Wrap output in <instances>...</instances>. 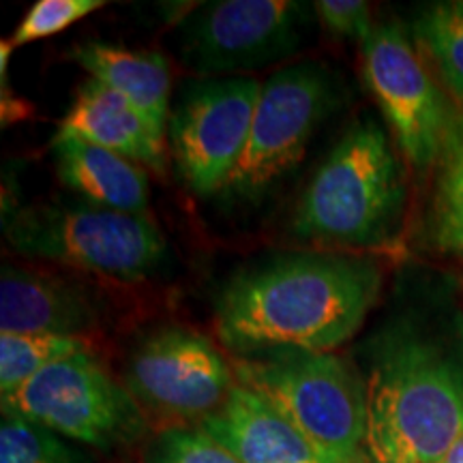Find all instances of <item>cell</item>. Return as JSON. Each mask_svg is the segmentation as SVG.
I'll return each mask as SVG.
<instances>
[{
	"label": "cell",
	"instance_id": "6da1fadb",
	"mask_svg": "<svg viewBox=\"0 0 463 463\" xmlns=\"http://www.w3.org/2000/svg\"><path fill=\"white\" fill-rule=\"evenodd\" d=\"M364 450L375 463H439L463 433V311L405 307L364 344Z\"/></svg>",
	"mask_w": 463,
	"mask_h": 463
},
{
	"label": "cell",
	"instance_id": "7a4b0ae2",
	"mask_svg": "<svg viewBox=\"0 0 463 463\" xmlns=\"http://www.w3.org/2000/svg\"><path fill=\"white\" fill-rule=\"evenodd\" d=\"M373 260L298 253L236 277L219 294L215 331L234 356L262 350L335 352L380 297Z\"/></svg>",
	"mask_w": 463,
	"mask_h": 463
},
{
	"label": "cell",
	"instance_id": "3957f363",
	"mask_svg": "<svg viewBox=\"0 0 463 463\" xmlns=\"http://www.w3.org/2000/svg\"><path fill=\"white\" fill-rule=\"evenodd\" d=\"M236 384L297 425L333 463H364V382L335 352L279 347L232 358Z\"/></svg>",
	"mask_w": 463,
	"mask_h": 463
},
{
	"label": "cell",
	"instance_id": "277c9868",
	"mask_svg": "<svg viewBox=\"0 0 463 463\" xmlns=\"http://www.w3.org/2000/svg\"><path fill=\"white\" fill-rule=\"evenodd\" d=\"M402 204V174L389 137L373 118H363L317 167L292 228L300 239L367 247L391 234Z\"/></svg>",
	"mask_w": 463,
	"mask_h": 463
},
{
	"label": "cell",
	"instance_id": "5b68a950",
	"mask_svg": "<svg viewBox=\"0 0 463 463\" xmlns=\"http://www.w3.org/2000/svg\"><path fill=\"white\" fill-rule=\"evenodd\" d=\"M5 234L24 256L116 279H144L165 256L164 236L148 217L89 202L24 208L11 215Z\"/></svg>",
	"mask_w": 463,
	"mask_h": 463
},
{
	"label": "cell",
	"instance_id": "8992f818",
	"mask_svg": "<svg viewBox=\"0 0 463 463\" xmlns=\"http://www.w3.org/2000/svg\"><path fill=\"white\" fill-rule=\"evenodd\" d=\"M3 414L99 450L129 447L148 430L136 397L90 352L54 363L14 395L3 397Z\"/></svg>",
	"mask_w": 463,
	"mask_h": 463
},
{
	"label": "cell",
	"instance_id": "52a82bcc",
	"mask_svg": "<svg viewBox=\"0 0 463 463\" xmlns=\"http://www.w3.org/2000/svg\"><path fill=\"white\" fill-rule=\"evenodd\" d=\"M337 101L326 69L303 62L270 75L260 90L245 153L223 194L258 200L298 165L311 137Z\"/></svg>",
	"mask_w": 463,
	"mask_h": 463
},
{
	"label": "cell",
	"instance_id": "ba28073f",
	"mask_svg": "<svg viewBox=\"0 0 463 463\" xmlns=\"http://www.w3.org/2000/svg\"><path fill=\"white\" fill-rule=\"evenodd\" d=\"M262 84L215 78L191 84L170 116V142L183 183L195 195L223 191L245 153Z\"/></svg>",
	"mask_w": 463,
	"mask_h": 463
},
{
	"label": "cell",
	"instance_id": "9c48e42d",
	"mask_svg": "<svg viewBox=\"0 0 463 463\" xmlns=\"http://www.w3.org/2000/svg\"><path fill=\"white\" fill-rule=\"evenodd\" d=\"M305 5L292 0H217L181 26L178 54L194 73L234 75L298 50Z\"/></svg>",
	"mask_w": 463,
	"mask_h": 463
},
{
	"label": "cell",
	"instance_id": "30bf717a",
	"mask_svg": "<svg viewBox=\"0 0 463 463\" xmlns=\"http://www.w3.org/2000/svg\"><path fill=\"white\" fill-rule=\"evenodd\" d=\"M125 386L140 405L167 419L213 414L234 389V372L211 339L184 326L150 333L129 352Z\"/></svg>",
	"mask_w": 463,
	"mask_h": 463
},
{
	"label": "cell",
	"instance_id": "8fae6325",
	"mask_svg": "<svg viewBox=\"0 0 463 463\" xmlns=\"http://www.w3.org/2000/svg\"><path fill=\"white\" fill-rule=\"evenodd\" d=\"M364 82L410 164L427 170L449 144V109L412 42L397 24H375L361 42Z\"/></svg>",
	"mask_w": 463,
	"mask_h": 463
},
{
	"label": "cell",
	"instance_id": "7c38bea8",
	"mask_svg": "<svg viewBox=\"0 0 463 463\" xmlns=\"http://www.w3.org/2000/svg\"><path fill=\"white\" fill-rule=\"evenodd\" d=\"M198 427L241 463H333L273 405L239 384Z\"/></svg>",
	"mask_w": 463,
	"mask_h": 463
},
{
	"label": "cell",
	"instance_id": "4fadbf2b",
	"mask_svg": "<svg viewBox=\"0 0 463 463\" xmlns=\"http://www.w3.org/2000/svg\"><path fill=\"white\" fill-rule=\"evenodd\" d=\"M95 322V303L80 286L50 273L3 266L0 335L82 337Z\"/></svg>",
	"mask_w": 463,
	"mask_h": 463
},
{
	"label": "cell",
	"instance_id": "5bb4252c",
	"mask_svg": "<svg viewBox=\"0 0 463 463\" xmlns=\"http://www.w3.org/2000/svg\"><path fill=\"white\" fill-rule=\"evenodd\" d=\"M56 136L80 137L148 170L164 172V136L129 99L99 80L82 84Z\"/></svg>",
	"mask_w": 463,
	"mask_h": 463
},
{
	"label": "cell",
	"instance_id": "9a60e30c",
	"mask_svg": "<svg viewBox=\"0 0 463 463\" xmlns=\"http://www.w3.org/2000/svg\"><path fill=\"white\" fill-rule=\"evenodd\" d=\"M56 172L62 184L89 204L144 215L150 204V181L142 165L80 137H54Z\"/></svg>",
	"mask_w": 463,
	"mask_h": 463
},
{
	"label": "cell",
	"instance_id": "2e32d148",
	"mask_svg": "<svg viewBox=\"0 0 463 463\" xmlns=\"http://www.w3.org/2000/svg\"><path fill=\"white\" fill-rule=\"evenodd\" d=\"M73 61L92 80L129 99L146 116L155 131L164 136L170 123L172 73L164 54L150 50H129L106 42H84L71 50Z\"/></svg>",
	"mask_w": 463,
	"mask_h": 463
},
{
	"label": "cell",
	"instance_id": "e0dca14e",
	"mask_svg": "<svg viewBox=\"0 0 463 463\" xmlns=\"http://www.w3.org/2000/svg\"><path fill=\"white\" fill-rule=\"evenodd\" d=\"M82 352H90L84 337L0 335V392L3 397L14 395L43 369Z\"/></svg>",
	"mask_w": 463,
	"mask_h": 463
},
{
	"label": "cell",
	"instance_id": "ac0fdd59",
	"mask_svg": "<svg viewBox=\"0 0 463 463\" xmlns=\"http://www.w3.org/2000/svg\"><path fill=\"white\" fill-rule=\"evenodd\" d=\"M414 34L444 82L463 99V3H438L420 11Z\"/></svg>",
	"mask_w": 463,
	"mask_h": 463
},
{
	"label": "cell",
	"instance_id": "d6986e66",
	"mask_svg": "<svg viewBox=\"0 0 463 463\" xmlns=\"http://www.w3.org/2000/svg\"><path fill=\"white\" fill-rule=\"evenodd\" d=\"M0 463H90L89 457L31 420L3 414Z\"/></svg>",
	"mask_w": 463,
	"mask_h": 463
},
{
	"label": "cell",
	"instance_id": "ffe728a7",
	"mask_svg": "<svg viewBox=\"0 0 463 463\" xmlns=\"http://www.w3.org/2000/svg\"><path fill=\"white\" fill-rule=\"evenodd\" d=\"M144 463H241L202 427H167L150 442Z\"/></svg>",
	"mask_w": 463,
	"mask_h": 463
},
{
	"label": "cell",
	"instance_id": "44dd1931",
	"mask_svg": "<svg viewBox=\"0 0 463 463\" xmlns=\"http://www.w3.org/2000/svg\"><path fill=\"white\" fill-rule=\"evenodd\" d=\"M106 7V0H37L11 34V48L52 37Z\"/></svg>",
	"mask_w": 463,
	"mask_h": 463
},
{
	"label": "cell",
	"instance_id": "7402d4cb",
	"mask_svg": "<svg viewBox=\"0 0 463 463\" xmlns=\"http://www.w3.org/2000/svg\"><path fill=\"white\" fill-rule=\"evenodd\" d=\"M324 26L339 37L363 39L373 31L372 11L363 0H317L314 5Z\"/></svg>",
	"mask_w": 463,
	"mask_h": 463
},
{
	"label": "cell",
	"instance_id": "603a6c76",
	"mask_svg": "<svg viewBox=\"0 0 463 463\" xmlns=\"http://www.w3.org/2000/svg\"><path fill=\"white\" fill-rule=\"evenodd\" d=\"M433 234L439 247L463 256V184H439Z\"/></svg>",
	"mask_w": 463,
	"mask_h": 463
},
{
	"label": "cell",
	"instance_id": "cb8c5ba5",
	"mask_svg": "<svg viewBox=\"0 0 463 463\" xmlns=\"http://www.w3.org/2000/svg\"><path fill=\"white\" fill-rule=\"evenodd\" d=\"M439 184H463V131L457 137H449L447 165Z\"/></svg>",
	"mask_w": 463,
	"mask_h": 463
},
{
	"label": "cell",
	"instance_id": "d4e9b609",
	"mask_svg": "<svg viewBox=\"0 0 463 463\" xmlns=\"http://www.w3.org/2000/svg\"><path fill=\"white\" fill-rule=\"evenodd\" d=\"M439 463H463V433L457 438V442L447 450V455L442 457Z\"/></svg>",
	"mask_w": 463,
	"mask_h": 463
}]
</instances>
